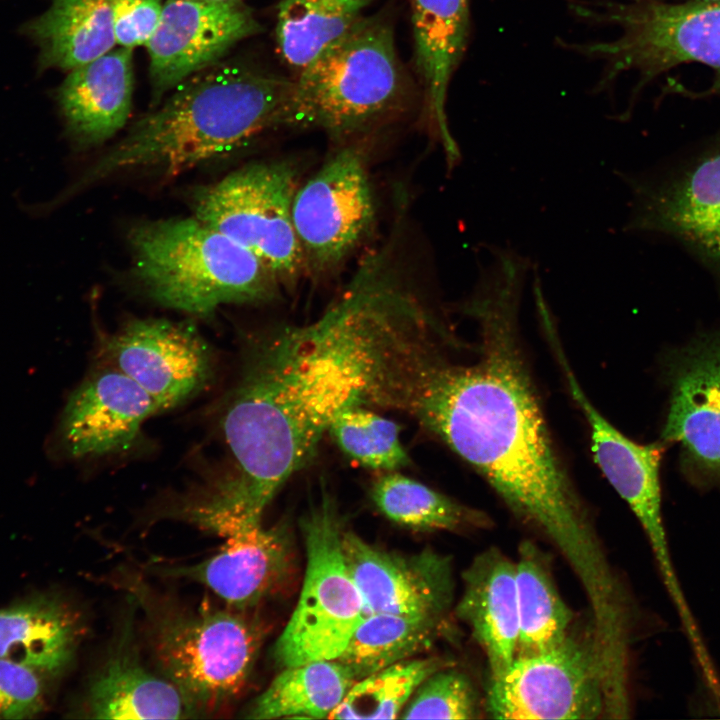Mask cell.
<instances>
[{
	"instance_id": "cell-1",
	"label": "cell",
	"mask_w": 720,
	"mask_h": 720,
	"mask_svg": "<svg viewBox=\"0 0 720 720\" xmlns=\"http://www.w3.org/2000/svg\"><path fill=\"white\" fill-rule=\"evenodd\" d=\"M391 248L365 257L315 320L244 344L220 415L238 499L264 511L313 456L333 420L354 406L405 409L450 335L405 282Z\"/></svg>"
},
{
	"instance_id": "cell-2",
	"label": "cell",
	"mask_w": 720,
	"mask_h": 720,
	"mask_svg": "<svg viewBox=\"0 0 720 720\" xmlns=\"http://www.w3.org/2000/svg\"><path fill=\"white\" fill-rule=\"evenodd\" d=\"M517 309L518 290L485 289L470 309L480 324L476 359L439 358L406 410L556 548L588 599L600 600L614 592L619 576L554 448L522 351Z\"/></svg>"
},
{
	"instance_id": "cell-3",
	"label": "cell",
	"mask_w": 720,
	"mask_h": 720,
	"mask_svg": "<svg viewBox=\"0 0 720 720\" xmlns=\"http://www.w3.org/2000/svg\"><path fill=\"white\" fill-rule=\"evenodd\" d=\"M292 85L250 67L216 63L174 87L58 200L123 171L152 168L172 177L233 152L280 126Z\"/></svg>"
},
{
	"instance_id": "cell-4",
	"label": "cell",
	"mask_w": 720,
	"mask_h": 720,
	"mask_svg": "<svg viewBox=\"0 0 720 720\" xmlns=\"http://www.w3.org/2000/svg\"><path fill=\"white\" fill-rule=\"evenodd\" d=\"M129 244L135 279L163 306L208 317L224 304L281 296L279 280L256 255L195 216L137 224Z\"/></svg>"
},
{
	"instance_id": "cell-5",
	"label": "cell",
	"mask_w": 720,
	"mask_h": 720,
	"mask_svg": "<svg viewBox=\"0 0 720 720\" xmlns=\"http://www.w3.org/2000/svg\"><path fill=\"white\" fill-rule=\"evenodd\" d=\"M405 90L390 21L362 16L298 73L280 126L355 134L394 112Z\"/></svg>"
},
{
	"instance_id": "cell-6",
	"label": "cell",
	"mask_w": 720,
	"mask_h": 720,
	"mask_svg": "<svg viewBox=\"0 0 720 720\" xmlns=\"http://www.w3.org/2000/svg\"><path fill=\"white\" fill-rule=\"evenodd\" d=\"M242 610L202 606L169 612L154 623L160 669L192 713L218 709L248 683L263 633Z\"/></svg>"
},
{
	"instance_id": "cell-7",
	"label": "cell",
	"mask_w": 720,
	"mask_h": 720,
	"mask_svg": "<svg viewBox=\"0 0 720 720\" xmlns=\"http://www.w3.org/2000/svg\"><path fill=\"white\" fill-rule=\"evenodd\" d=\"M601 8L585 6L582 16L615 24L621 35L611 41L574 44V49L605 61L604 81L634 70L647 82L678 65L699 63L714 70L710 91L720 93V2L638 0Z\"/></svg>"
},
{
	"instance_id": "cell-8",
	"label": "cell",
	"mask_w": 720,
	"mask_h": 720,
	"mask_svg": "<svg viewBox=\"0 0 720 720\" xmlns=\"http://www.w3.org/2000/svg\"><path fill=\"white\" fill-rule=\"evenodd\" d=\"M301 529L306 552L302 590L273 650L282 668L337 659L365 616L344 559L343 529L329 496L312 507Z\"/></svg>"
},
{
	"instance_id": "cell-9",
	"label": "cell",
	"mask_w": 720,
	"mask_h": 720,
	"mask_svg": "<svg viewBox=\"0 0 720 720\" xmlns=\"http://www.w3.org/2000/svg\"><path fill=\"white\" fill-rule=\"evenodd\" d=\"M296 168L288 162L254 163L201 189L194 216L256 255L285 289L305 272L292 224Z\"/></svg>"
},
{
	"instance_id": "cell-10",
	"label": "cell",
	"mask_w": 720,
	"mask_h": 720,
	"mask_svg": "<svg viewBox=\"0 0 720 720\" xmlns=\"http://www.w3.org/2000/svg\"><path fill=\"white\" fill-rule=\"evenodd\" d=\"M484 710L495 719H597L608 715L605 674L595 643L569 637L533 655L516 656L489 678Z\"/></svg>"
},
{
	"instance_id": "cell-11",
	"label": "cell",
	"mask_w": 720,
	"mask_h": 720,
	"mask_svg": "<svg viewBox=\"0 0 720 720\" xmlns=\"http://www.w3.org/2000/svg\"><path fill=\"white\" fill-rule=\"evenodd\" d=\"M374 213L364 159L358 149L343 148L293 197L291 219L305 271L336 269L368 233Z\"/></svg>"
},
{
	"instance_id": "cell-12",
	"label": "cell",
	"mask_w": 720,
	"mask_h": 720,
	"mask_svg": "<svg viewBox=\"0 0 720 720\" xmlns=\"http://www.w3.org/2000/svg\"><path fill=\"white\" fill-rule=\"evenodd\" d=\"M669 406L661 440L680 447V470L701 492L720 488V329L693 338L666 361Z\"/></svg>"
},
{
	"instance_id": "cell-13",
	"label": "cell",
	"mask_w": 720,
	"mask_h": 720,
	"mask_svg": "<svg viewBox=\"0 0 720 720\" xmlns=\"http://www.w3.org/2000/svg\"><path fill=\"white\" fill-rule=\"evenodd\" d=\"M556 351L571 395L590 427L593 459L639 521L678 617L689 619L692 611L677 577L662 514L660 465L667 444L661 439L640 444L622 434L588 400L559 346Z\"/></svg>"
},
{
	"instance_id": "cell-14",
	"label": "cell",
	"mask_w": 720,
	"mask_h": 720,
	"mask_svg": "<svg viewBox=\"0 0 720 720\" xmlns=\"http://www.w3.org/2000/svg\"><path fill=\"white\" fill-rule=\"evenodd\" d=\"M101 363L121 371L155 401L159 411L182 404L212 378V352L194 325L133 319L101 338Z\"/></svg>"
},
{
	"instance_id": "cell-15",
	"label": "cell",
	"mask_w": 720,
	"mask_h": 720,
	"mask_svg": "<svg viewBox=\"0 0 720 720\" xmlns=\"http://www.w3.org/2000/svg\"><path fill=\"white\" fill-rule=\"evenodd\" d=\"M633 187L636 205L629 225L677 239L720 285V132L663 178Z\"/></svg>"
},
{
	"instance_id": "cell-16",
	"label": "cell",
	"mask_w": 720,
	"mask_h": 720,
	"mask_svg": "<svg viewBox=\"0 0 720 720\" xmlns=\"http://www.w3.org/2000/svg\"><path fill=\"white\" fill-rule=\"evenodd\" d=\"M159 409L116 368L100 363L70 393L48 443L55 458L82 460L129 450Z\"/></svg>"
},
{
	"instance_id": "cell-17",
	"label": "cell",
	"mask_w": 720,
	"mask_h": 720,
	"mask_svg": "<svg viewBox=\"0 0 720 720\" xmlns=\"http://www.w3.org/2000/svg\"><path fill=\"white\" fill-rule=\"evenodd\" d=\"M260 30L243 2L166 0L146 45L153 100L158 102L190 76L215 65L235 44Z\"/></svg>"
},
{
	"instance_id": "cell-18",
	"label": "cell",
	"mask_w": 720,
	"mask_h": 720,
	"mask_svg": "<svg viewBox=\"0 0 720 720\" xmlns=\"http://www.w3.org/2000/svg\"><path fill=\"white\" fill-rule=\"evenodd\" d=\"M342 550L365 615L447 618L454 595L451 560L447 556L433 550L414 554L389 551L344 530Z\"/></svg>"
},
{
	"instance_id": "cell-19",
	"label": "cell",
	"mask_w": 720,
	"mask_h": 720,
	"mask_svg": "<svg viewBox=\"0 0 720 720\" xmlns=\"http://www.w3.org/2000/svg\"><path fill=\"white\" fill-rule=\"evenodd\" d=\"M224 538V546L212 557L191 565L163 567L165 574L203 584L238 609L255 605L275 592L291 563L286 532L259 523Z\"/></svg>"
},
{
	"instance_id": "cell-20",
	"label": "cell",
	"mask_w": 720,
	"mask_h": 720,
	"mask_svg": "<svg viewBox=\"0 0 720 720\" xmlns=\"http://www.w3.org/2000/svg\"><path fill=\"white\" fill-rule=\"evenodd\" d=\"M133 49L120 47L76 67L57 91L66 130L78 148L98 146L122 129L131 114Z\"/></svg>"
},
{
	"instance_id": "cell-21",
	"label": "cell",
	"mask_w": 720,
	"mask_h": 720,
	"mask_svg": "<svg viewBox=\"0 0 720 720\" xmlns=\"http://www.w3.org/2000/svg\"><path fill=\"white\" fill-rule=\"evenodd\" d=\"M455 613L484 652L489 678L502 675L517 652L515 561L495 547L478 554L463 573V592Z\"/></svg>"
},
{
	"instance_id": "cell-22",
	"label": "cell",
	"mask_w": 720,
	"mask_h": 720,
	"mask_svg": "<svg viewBox=\"0 0 720 720\" xmlns=\"http://www.w3.org/2000/svg\"><path fill=\"white\" fill-rule=\"evenodd\" d=\"M80 615L52 593H41L0 609V657L45 678L72 663L82 636Z\"/></svg>"
},
{
	"instance_id": "cell-23",
	"label": "cell",
	"mask_w": 720,
	"mask_h": 720,
	"mask_svg": "<svg viewBox=\"0 0 720 720\" xmlns=\"http://www.w3.org/2000/svg\"><path fill=\"white\" fill-rule=\"evenodd\" d=\"M415 61L427 108L450 165L460 157L448 127L445 104L450 79L465 51L470 16L467 0H411Z\"/></svg>"
},
{
	"instance_id": "cell-24",
	"label": "cell",
	"mask_w": 720,
	"mask_h": 720,
	"mask_svg": "<svg viewBox=\"0 0 720 720\" xmlns=\"http://www.w3.org/2000/svg\"><path fill=\"white\" fill-rule=\"evenodd\" d=\"M86 696L88 716L97 719H178L193 714L172 682L146 669L127 636L91 680Z\"/></svg>"
},
{
	"instance_id": "cell-25",
	"label": "cell",
	"mask_w": 720,
	"mask_h": 720,
	"mask_svg": "<svg viewBox=\"0 0 720 720\" xmlns=\"http://www.w3.org/2000/svg\"><path fill=\"white\" fill-rule=\"evenodd\" d=\"M114 4L115 0H53L23 27L39 48L40 65L69 72L111 51L117 45Z\"/></svg>"
},
{
	"instance_id": "cell-26",
	"label": "cell",
	"mask_w": 720,
	"mask_h": 720,
	"mask_svg": "<svg viewBox=\"0 0 720 720\" xmlns=\"http://www.w3.org/2000/svg\"><path fill=\"white\" fill-rule=\"evenodd\" d=\"M516 566L519 632L516 656L550 650L569 637L573 613L562 599L544 553L520 543Z\"/></svg>"
},
{
	"instance_id": "cell-27",
	"label": "cell",
	"mask_w": 720,
	"mask_h": 720,
	"mask_svg": "<svg viewBox=\"0 0 720 720\" xmlns=\"http://www.w3.org/2000/svg\"><path fill=\"white\" fill-rule=\"evenodd\" d=\"M356 681L336 659L284 667L250 705L246 717L329 719Z\"/></svg>"
},
{
	"instance_id": "cell-28",
	"label": "cell",
	"mask_w": 720,
	"mask_h": 720,
	"mask_svg": "<svg viewBox=\"0 0 720 720\" xmlns=\"http://www.w3.org/2000/svg\"><path fill=\"white\" fill-rule=\"evenodd\" d=\"M448 624L439 618L366 614L336 660L359 680L432 647Z\"/></svg>"
},
{
	"instance_id": "cell-29",
	"label": "cell",
	"mask_w": 720,
	"mask_h": 720,
	"mask_svg": "<svg viewBox=\"0 0 720 720\" xmlns=\"http://www.w3.org/2000/svg\"><path fill=\"white\" fill-rule=\"evenodd\" d=\"M370 496L389 520L419 531H464L488 527L485 513L398 471L383 472L372 483Z\"/></svg>"
},
{
	"instance_id": "cell-30",
	"label": "cell",
	"mask_w": 720,
	"mask_h": 720,
	"mask_svg": "<svg viewBox=\"0 0 720 720\" xmlns=\"http://www.w3.org/2000/svg\"><path fill=\"white\" fill-rule=\"evenodd\" d=\"M374 0H281L275 37L284 62L299 73L344 35Z\"/></svg>"
},
{
	"instance_id": "cell-31",
	"label": "cell",
	"mask_w": 720,
	"mask_h": 720,
	"mask_svg": "<svg viewBox=\"0 0 720 720\" xmlns=\"http://www.w3.org/2000/svg\"><path fill=\"white\" fill-rule=\"evenodd\" d=\"M450 665L439 657H414L367 675L353 684L329 719L399 718L422 682Z\"/></svg>"
},
{
	"instance_id": "cell-32",
	"label": "cell",
	"mask_w": 720,
	"mask_h": 720,
	"mask_svg": "<svg viewBox=\"0 0 720 720\" xmlns=\"http://www.w3.org/2000/svg\"><path fill=\"white\" fill-rule=\"evenodd\" d=\"M328 432L346 456L364 467L389 472L409 464L399 425L365 406L341 412Z\"/></svg>"
},
{
	"instance_id": "cell-33",
	"label": "cell",
	"mask_w": 720,
	"mask_h": 720,
	"mask_svg": "<svg viewBox=\"0 0 720 720\" xmlns=\"http://www.w3.org/2000/svg\"><path fill=\"white\" fill-rule=\"evenodd\" d=\"M482 706L472 681L450 665L439 669L422 682L400 718L476 719L481 715Z\"/></svg>"
},
{
	"instance_id": "cell-34",
	"label": "cell",
	"mask_w": 720,
	"mask_h": 720,
	"mask_svg": "<svg viewBox=\"0 0 720 720\" xmlns=\"http://www.w3.org/2000/svg\"><path fill=\"white\" fill-rule=\"evenodd\" d=\"M44 676L0 657V719H29L46 706Z\"/></svg>"
},
{
	"instance_id": "cell-35",
	"label": "cell",
	"mask_w": 720,
	"mask_h": 720,
	"mask_svg": "<svg viewBox=\"0 0 720 720\" xmlns=\"http://www.w3.org/2000/svg\"><path fill=\"white\" fill-rule=\"evenodd\" d=\"M163 5L161 0H115L113 28L116 44L129 49L146 46L159 25Z\"/></svg>"
},
{
	"instance_id": "cell-36",
	"label": "cell",
	"mask_w": 720,
	"mask_h": 720,
	"mask_svg": "<svg viewBox=\"0 0 720 720\" xmlns=\"http://www.w3.org/2000/svg\"><path fill=\"white\" fill-rule=\"evenodd\" d=\"M198 2H205V3H239L243 0H193Z\"/></svg>"
},
{
	"instance_id": "cell-37",
	"label": "cell",
	"mask_w": 720,
	"mask_h": 720,
	"mask_svg": "<svg viewBox=\"0 0 720 720\" xmlns=\"http://www.w3.org/2000/svg\"><path fill=\"white\" fill-rule=\"evenodd\" d=\"M696 1H702V2H720V0H696Z\"/></svg>"
},
{
	"instance_id": "cell-38",
	"label": "cell",
	"mask_w": 720,
	"mask_h": 720,
	"mask_svg": "<svg viewBox=\"0 0 720 720\" xmlns=\"http://www.w3.org/2000/svg\"><path fill=\"white\" fill-rule=\"evenodd\" d=\"M636 1H638V0H636Z\"/></svg>"
}]
</instances>
